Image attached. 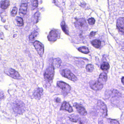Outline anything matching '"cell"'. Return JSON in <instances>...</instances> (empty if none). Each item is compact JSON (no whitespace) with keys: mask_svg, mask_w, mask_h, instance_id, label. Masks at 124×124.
<instances>
[{"mask_svg":"<svg viewBox=\"0 0 124 124\" xmlns=\"http://www.w3.org/2000/svg\"><path fill=\"white\" fill-rule=\"evenodd\" d=\"M13 108L16 113L22 114L25 111V105L21 101H16L13 104Z\"/></svg>","mask_w":124,"mask_h":124,"instance_id":"cell-1","label":"cell"},{"mask_svg":"<svg viewBox=\"0 0 124 124\" xmlns=\"http://www.w3.org/2000/svg\"><path fill=\"white\" fill-rule=\"evenodd\" d=\"M54 75V67L53 65L48 67L44 73V78L45 80L48 83L51 82Z\"/></svg>","mask_w":124,"mask_h":124,"instance_id":"cell-2","label":"cell"},{"mask_svg":"<svg viewBox=\"0 0 124 124\" xmlns=\"http://www.w3.org/2000/svg\"><path fill=\"white\" fill-rule=\"evenodd\" d=\"M75 26L77 29L80 31H86L88 29V25L86 21L83 18L79 19L75 23Z\"/></svg>","mask_w":124,"mask_h":124,"instance_id":"cell-3","label":"cell"},{"mask_svg":"<svg viewBox=\"0 0 124 124\" xmlns=\"http://www.w3.org/2000/svg\"><path fill=\"white\" fill-rule=\"evenodd\" d=\"M62 75L63 77L73 82H75L77 80V77L71 72L70 70L68 69L63 70L62 71Z\"/></svg>","mask_w":124,"mask_h":124,"instance_id":"cell-4","label":"cell"},{"mask_svg":"<svg viewBox=\"0 0 124 124\" xmlns=\"http://www.w3.org/2000/svg\"><path fill=\"white\" fill-rule=\"evenodd\" d=\"M5 73L11 77L16 79H20L21 77L18 72L12 69H8L5 70Z\"/></svg>","mask_w":124,"mask_h":124,"instance_id":"cell-5","label":"cell"},{"mask_svg":"<svg viewBox=\"0 0 124 124\" xmlns=\"http://www.w3.org/2000/svg\"><path fill=\"white\" fill-rule=\"evenodd\" d=\"M90 86L93 90L95 91H99L101 90L103 87V84L98 81H91L90 83Z\"/></svg>","mask_w":124,"mask_h":124,"instance_id":"cell-6","label":"cell"},{"mask_svg":"<svg viewBox=\"0 0 124 124\" xmlns=\"http://www.w3.org/2000/svg\"><path fill=\"white\" fill-rule=\"evenodd\" d=\"M33 45L38 54L41 57H42L44 52V46L39 41H36L33 43Z\"/></svg>","mask_w":124,"mask_h":124,"instance_id":"cell-7","label":"cell"},{"mask_svg":"<svg viewBox=\"0 0 124 124\" xmlns=\"http://www.w3.org/2000/svg\"><path fill=\"white\" fill-rule=\"evenodd\" d=\"M57 85L59 88L67 93H69L71 90V86L64 82L58 81L57 82Z\"/></svg>","mask_w":124,"mask_h":124,"instance_id":"cell-8","label":"cell"},{"mask_svg":"<svg viewBox=\"0 0 124 124\" xmlns=\"http://www.w3.org/2000/svg\"><path fill=\"white\" fill-rule=\"evenodd\" d=\"M98 106L99 107L100 112L101 113L102 116L103 117H106L107 115V106L104 104L103 102L101 101H99L98 102Z\"/></svg>","mask_w":124,"mask_h":124,"instance_id":"cell-9","label":"cell"},{"mask_svg":"<svg viewBox=\"0 0 124 124\" xmlns=\"http://www.w3.org/2000/svg\"><path fill=\"white\" fill-rule=\"evenodd\" d=\"M59 34L58 32L56 30H52L50 32L48 36V39L50 42H55L58 38Z\"/></svg>","mask_w":124,"mask_h":124,"instance_id":"cell-10","label":"cell"},{"mask_svg":"<svg viewBox=\"0 0 124 124\" xmlns=\"http://www.w3.org/2000/svg\"><path fill=\"white\" fill-rule=\"evenodd\" d=\"M74 107L77 109L78 113L83 116H85L87 114V112L85 109L80 104L75 103L74 104Z\"/></svg>","mask_w":124,"mask_h":124,"instance_id":"cell-11","label":"cell"},{"mask_svg":"<svg viewBox=\"0 0 124 124\" xmlns=\"http://www.w3.org/2000/svg\"><path fill=\"white\" fill-rule=\"evenodd\" d=\"M117 27L120 32L124 34V18L118 19L117 21Z\"/></svg>","mask_w":124,"mask_h":124,"instance_id":"cell-12","label":"cell"},{"mask_svg":"<svg viewBox=\"0 0 124 124\" xmlns=\"http://www.w3.org/2000/svg\"><path fill=\"white\" fill-rule=\"evenodd\" d=\"M60 109L61 110H65L69 112H72L73 111L72 107L69 103L66 101H64L61 106Z\"/></svg>","mask_w":124,"mask_h":124,"instance_id":"cell-13","label":"cell"},{"mask_svg":"<svg viewBox=\"0 0 124 124\" xmlns=\"http://www.w3.org/2000/svg\"><path fill=\"white\" fill-rule=\"evenodd\" d=\"M43 91V89L42 88H37L34 93V96L35 98L36 99H39L42 96Z\"/></svg>","mask_w":124,"mask_h":124,"instance_id":"cell-14","label":"cell"},{"mask_svg":"<svg viewBox=\"0 0 124 124\" xmlns=\"http://www.w3.org/2000/svg\"><path fill=\"white\" fill-rule=\"evenodd\" d=\"M27 8H28V5L27 3H22L20 6V10H19V13L22 15V16L25 15L27 12Z\"/></svg>","mask_w":124,"mask_h":124,"instance_id":"cell-15","label":"cell"},{"mask_svg":"<svg viewBox=\"0 0 124 124\" xmlns=\"http://www.w3.org/2000/svg\"><path fill=\"white\" fill-rule=\"evenodd\" d=\"M107 80V76L105 72H102L100 74L98 80L103 84H105Z\"/></svg>","mask_w":124,"mask_h":124,"instance_id":"cell-16","label":"cell"},{"mask_svg":"<svg viewBox=\"0 0 124 124\" xmlns=\"http://www.w3.org/2000/svg\"><path fill=\"white\" fill-rule=\"evenodd\" d=\"M62 61L59 58H56L53 60V65L55 69H58L61 66V64Z\"/></svg>","mask_w":124,"mask_h":124,"instance_id":"cell-17","label":"cell"},{"mask_svg":"<svg viewBox=\"0 0 124 124\" xmlns=\"http://www.w3.org/2000/svg\"><path fill=\"white\" fill-rule=\"evenodd\" d=\"M10 5V2L8 0H3L1 2V8L2 9H7Z\"/></svg>","mask_w":124,"mask_h":124,"instance_id":"cell-18","label":"cell"},{"mask_svg":"<svg viewBox=\"0 0 124 124\" xmlns=\"http://www.w3.org/2000/svg\"><path fill=\"white\" fill-rule=\"evenodd\" d=\"M91 44L94 47L96 48H99L101 47V41L99 40H95L92 41Z\"/></svg>","mask_w":124,"mask_h":124,"instance_id":"cell-19","label":"cell"},{"mask_svg":"<svg viewBox=\"0 0 124 124\" xmlns=\"http://www.w3.org/2000/svg\"><path fill=\"white\" fill-rule=\"evenodd\" d=\"M61 26L62 29L63 31L66 34L69 35V30H68V27H67V26L66 25V23H65L64 21H63L62 22Z\"/></svg>","mask_w":124,"mask_h":124,"instance_id":"cell-20","label":"cell"},{"mask_svg":"<svg viewBox=\"0 0 124 124\" xmlns=\"http://www.w3.org/2000/svg\"><path fill=\"white\" fill-rule=\"evenodd\" d=\"M38 35V33L36 31H34L30 35L29 37V39L31 42H33L35 40Z\"/></svg>","mask_w":124,"mask_h":124,"instance_id":"cell-21","label":"cell"},{"mask_svg":"<svg viewBox=\"0 0 124 124\" xmlns=\"http://www.w3.org/2000/svg\"><path fill=\"white\" fill-rule=\"evenodd\" d=\"M109 65L107 62H103L101 64V70L103 71H106L108 70L109 68Z\"/></svg>","mask_w":124,"mask_h":124,"instance_id":"cell-22","label":"cell"},{"mask_svg":"<svg viewBox=\"0 0 124 124\" xmlns=\"http://www.w3.org/2000/svg\"><path fill=\"white\" fill-rule=\"evenodd\" d=\"M78 50L80 52H81L85 54H88L90 52L88 48L86 47H80L78 48Z\"/></svg>","mask_w":124,"mask_h":124,"instance_id":"cell-23","label":"cell"},{"mask_svg":"<svg viewBox=\"0 0 124 124\" xmlns=\"http://www.w3.org/2000/svg\"><path fill=\"white\" fill-rule=\"evenodd\" d=\"M69 117L70 120L73 122H77L79 119V116L78 115L74 114L71 115Z\"/></svg>","mask_w":124,"mask_h":124,"instance_id":"cell-24","label":"cell"},{"mask_svg":"<svg viewBox=\"0 0 124 124\" xmlns=\"http://www.w3.org/2000/svg\"><path fill=\"white\" fill-rule=\"evenodd\" d=\"M16 22H17V25L18 26L21 27L23 25V19H22V18L18 16L16 18Z\"/></svg>","mask_w":124,"mask_h":124,"instance_id":"cell-25","label":"cell"},{"mask_svg":"<svg viewBox=\"0 0 124 124\" xmlns=\"http://www.w3.org/2000/svg\"><path fill=\"white\" fill-rule=\"evenodd\" d=\"M86 70L88 72H91L94 70V67L93 65L91 64H89L87 65L86 67Z\"/></svg>","mask_w":124,"mask_h":124,"instance_id":"cell-26","label":"cell"},{"mask_svg":"<svg viewBox=\"0 0 124 124\" xmlns=\"http://www.w3.org/2000/svg\"><path fill=\"white\" fill-rule=\"evenodd\" d=\"M31 4L33 8H36L38 6V1L37 0H32Z\"/></svg>","mask_w":124,"mask_h":124,"instance_id":"cell-27","label":"cell"},{"mask_svg":"<svg viewBox=\"0 0 124 124\" xmlns=\"http://www.w3.org/2000/svg\"><path fill=\"white\" fill-rule=\"evenodd\" d=\"M17 11H18V9H17V8L16 7L13 8V10H12V11L11 12V16H16V14H17Z\"/></svg>","mask_w":124,"mask_h":124,"instance_id":"cell-28","label":"cell"},{"mask_svg":"<svg viewBox=\"0 0 124 124\" xmlns=\"http://www.w3.org/2000/svg\"><path fill=\"white\" fill-rule=\"evenodd\" d=\"M88 23L90 25H93L95 23V20L93 18H90L88 20Z\"/></svg>","mask_w":124,"mask_h":124,"instance_id":"cell-29","label":"cell"},{"mask_svg":"<svg viewBox=\"0 0 124 124\" xmlns=\"http://www.w3.org/2000/svg\"><path fill=\"white\" fill-rule=\"evenodd\" d=\"M40 13L39 12H37L35 14V18L36 21H37V22L38 21V19L39 17Z\"/></svg>","mask_w":124,"mask_h":124,"instance_id":"cell-30","label":"cell"},{"mask_svg":"<svg viewBox=\"0 0 124 124\" xmlns=\"http://www.w3.org/2000/svg\"><path fill=\"white\" fill-rule=\"evenodd\" d=\"M110 120V123L111 124H119V123L114 119H109Z\"/></svg>","mask_w":124,"mask_h":124,"instance_id":"cell-31","label":"cell"},{"mask_svg":"<svg viewBox=\"0 0 124 124\" xmlns=\"http://www.w3.org/2000/svg\"><path fill=\"white\" fill-rule=\"evenodd\" d=\"M96 34V32H91L90 34V36L91 37H93V36H95V35Z\"/></svg>","mask_w":124,"mask_h":124,"instance_id":"cell-32","label":"cell"},{"mask_svg":"<svg viewBox=\"0 0 124 124\" xmlns=\"http://www.w3.org/2000/svg\"><path fill=\"white\" fill-rule=\"evenodd\" d=\"M56 101L57 102V103H60V102H61V99L59 98H57L56 99Z\"/></svg>","mask_w":124,"mask_h":124,"instance_id":"cell-33","label":"cell"},{"mask_svg":"<svg viewBox=\"0 0 124 124\" xmlns=\"http://www.w3.org/2000/svg\"><path fill=\"white\" fill-rule=\"evenodd\" d=\"M121 81H122V83L123 85H124V77H123L121 79Z\"/></svg>","mask_w":124,"mask_h":124,"instance_id":"cell-34","label":"cell"}]
</instances>
